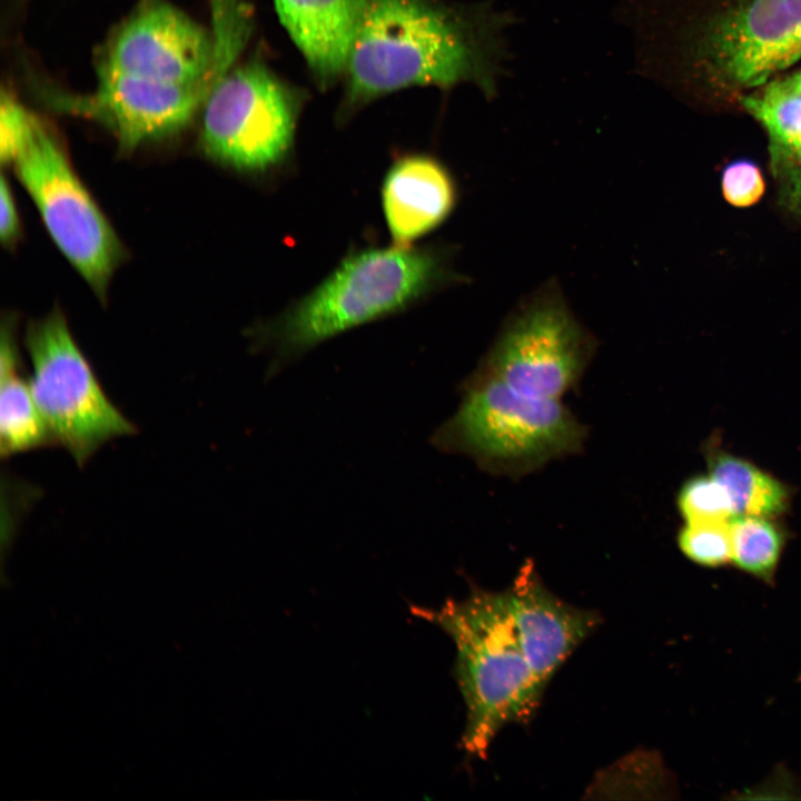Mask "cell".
Returning <instances> with one entry per match:
<instances>
[{"label": "cell", "instance_id": "obj_23", "mask_svg": "<svg viewBox=\"0 0 801 801\" xmlns=\"http://www.w3.org/2000/svg\"><path fill=\"white\" fill-rule=\"evenodd\" d=\"M0 112V156L11 162L28 134L36 116L30 113L10 92L2 90Z\"/></svg>", "mask_w": 801, "mask_h": 801}, {"label": "cell", "instance_id": "obj_11", "mask_svg": "<svg viewBox=\"0 0 801 801\" xmlns=\"http://www.w3.org/2000/svg\"><path fill=\"white\" fill-rule=\"evenodd\" d=\"M708 71L758 88L801 59V0H744L716 18L702 43Z\"/></svg>", "mask_w": 801, "mask_h": 801}, {"label": "cell", "instance_id": "obj_22", "mask_svg": "<svg viewBox=\"0 0 801 801\" xmlns=\"http://www.w3.org/2000/svg\"><path fill=\"white\" fill-rule=\"evenodd\" d=\"M722 194L735 207L756 204L764 192V179L759 167L745 159L728 165L722 174Z\"/></svg>", "mask_w": 801, "mask_h": 801}, {"label": "cell", "instance_id": "obj_24", "mask_svg": "<svg viewBox=\"0 0 801 801\" xmlns=\"http://www.w3.org/2000/svg\"><path fill=\"white\" fill-rule=\"evenodd\" d=\"M0 189V237L3 243H11L19 231V218L11 189L4 176L1 178Z\"/></svg>", "mask_w": 801, "mask_h": 801}, {"label": "cell", "instance_id": "obj_2", "mask_svg": "<svg viewBox=\"0 0 801 801\" xmlns=\"http://www.w3.org/2000/svg\"><path fill=\"white\" fill-rule=\"evenodd\" d=\"M411 611L455 645L454 679L466 709L462 746L483 759L504 726L533 718L545 691L521 649L507 593L472 586L463 600Z\"/></svg>", "mask_w": 801, "mask_h": 801}, {"label": "cell", "instance_id": "obj_18", "mask_svg": "<svg viewBox=\"0 0 801 801\" xmlns=\"http://www.w3.org/2000/svg\"><path fill=\"white\" fill-rule=\"evenodd\" d=\"M732 562L739 570L773 584L785 545L783 528L772 517L739 515L731 520Z\"/></svg>", "mask_w": 801, "mask_h": 801}, {"label": "cell", "instance_id": "obj_12", "mask_svg": "<svg viewBox=\"0 0 801 801\" xmlns=\"http://www.w3.org/2000/svg\"><path fill=\"white\" fill-rule=\"evenodd\" d=\"M518 642L543 689L599 626L600 615L564 602L543 583L532 561L506 590Z\"/></svg>", "mask_w": 801, "mask_h": 801}, {"label": "cell", "instance_id": "obj_14", "mask_svg": "<svg viewBox=\"0 0 801 801\" xmlns=\"http://www.w3.org/2000/svg\"><path fill=\"white\" fill-rule=\"evenodd\" d=\"M363 0H274L280 23L317 83L344 77Z\"/></svg>", "mask_w": 801, "mask_h": 801}, {"label": "cell", "instance_id": "obj_26", "mask_svg": "<svg viewBox=\"0 0 801 801\" xmlns=\"http://www.w3.org/2000/svg\"><path fill=\"white\" fill-rule=\"evenodd\" d=\"M800 681H801V675H800Z\"/></svg>", "mask_w": 801, "mask_h": 801}, {"label": "cell", "instance_id": "obj_20", "mask_svg": "<svg viewBox=\"0 0 801 801\" xmlns=\"http://www.w3.org/2000/svg\"><path fill=\"white\" fill-rule=\"evenodd\" d=\"M730 522L684 523L676 537L680 551L688 560L704 567L731 563Z\"/></svg>", "mask_w": 801, "mask_h": 801}, {"label": "cell", "instance_id": "obj_21", "mask_svg": "<svg viewBox=\"0 0 801 801\" xmlns=\"http://www.w3.org/2000/svg\"><path fill=\"white\" fill-rule=\"evenodd\" d=\"M211 32L220 61L231 62L244 50L250 36V18L243 0H208Z\"/></svg>", "mask_w": 801, "mask_h": 801}, {"label": "cell", "instance_id": "obj_7", "mask_svg": "<svg viewBox=\"0 0 801 801\" xmlns=\"http://www.w3.org/2000/svg\"><path fill=\"white\" fill-rule=\"evenodd\" d=\"M10 164L58 248L102 295L121 256L119 240L60 144L37 117Z\"/></svg>", "mask_w": 801, "mask_h": 801}, {"label": "cell", "instance_id": "obj_3", "mask_svg": "<svg viewBox=\"0 0 801 801\" xmlns=\"http://www.w3.org/2000/svg\"><path fill=\"white\" fill-rule=\"evenodd\" d=\"M586 428L556 398L533 397L477 370L462 403L433 435L446 453L464 454L484 471L513 478L577 453Z\"/></svg>", "mask_w": 801, "mask_h": 801}, {"label": "cell", "instance_id": "obj_25", "mask_svg": "<svg viewBox=\"0 0 801 801\" xmlns=\"http://www.w3.org/2000/svg\"><path fill=\"white\" fill-rule=\"evenodd\" d=\"M781 80L790 89L801 92V68L795 73Z\"/></svg>", "mask_w": 801, "mask_h": 801}, {"label": "cell", "instance_id": "obj_5", "mask_svg": "<svg viewBox=\"0 0 801 801\" xmlns=\"http://www.w3.org/2000/svg\"><path fill=\"white\" fill-rule=\"evenodd\" d=\"M30 384L55 444L82 466L107 442L136 433V426L105 394L60 313L27 330Z\"/></svg>", "mask_w": 801, "mask_h": 801}, {"label": "cell", "instance_id": "obj_6", "mask_svg": "<svg viewBox=\"0 0 801 801\" xmlns=\"http://www.w3.org/2000/svg\"><path fill=\"white\" fill-rule=\"evenodd\" d=\"M300 106L298 91L264 62L233 67L202 105L201 146L234 169L266 171L289 154Z\"/></svg>", "mask_w": 801, "mask_h": 801}, {"label": "cell", "instance_id": "obj_17", "mask_svg": "<svg viewBox=\"0 0 801 801\" xmlns=\"http://www.w3.org/2000/svg\"><path fill=\"white\" fill-rule=\"evenodd\" d=\"M709 474L726 490L735 513L772 517L790 505V491L781 481L751 462L725 452L708 456Z\"/></svg>", "mask_w": 801, "mask_h": 801}, {"label": "cell", "instance_id": "obj_16", "mask_svg": "<svg viewBox=\"0 0 801 801\" xmlns=\"http://www.w3.org/2000/svg\"><path fill=\"white\" fill-rule=\"evenodd\" d=\"M55 444L39 412L30 380L20 372L10 328H3L0 352V451L2 457Z\"/></svg>", "mask_w": 801, "mask_h": 801}, {"label": "cell", "instance_id": "obj_10", "mask_svg": "<svg viewBox=\"0 0 801 801\" xmlns=\"http://www.w3.org/2000/svg\"><path fill=\"white\" fill-rule=\"evenodd\" d=\"M40 89L52 108L107 127L123 150L185 128L210 91L207 86L175 85L123 73H97L96 87L86 93Z\"/></svg>", "mask_w": 801, "mask_h": 801}, {"label": "cell", "instance_id": "obj_15", "mask_svg": "<svg viewBox=\"0 0 801 801\" xmlns=\"http://www.w3.org/2000/svg\"><path fill=\"white\" fill-rule=\"evenodd\" d=\"M741 103L768 134L782 204L801 216V92L772 80L743 96Z\"/></svg>", "mask_w": 801, "mask_h": 801}, {"label": "cell", "instance_id": "obj_13", "mask_svg": "<svg viewBox=\"0 0 801 801\" xmlns=\"http://www.w3.org/2000/svg\"><path fill=\"white\" fill-rule=\"evenodd\" d=\"M455 187L446 168L435 158L411 154L395 160L385 175L382 205L396 246L436 228L452 211Z\"/></svg>", "mask_w": 801, "mask_h": 801}, {"label": "cell", "instance_id": "obj_1", "mask_svg": "<svg viewBox=\"0 0 801 801\" xmlns=\"http://www.w3.org/2000/svg\"><path fill=\"white\" fill-rule=\"evenodd\" d=\"M512 22L490 2L363 0L344 75L345 113L416 86L472 83L485 98L496 97Z\"/></svg>", "mask_w": 801, "mask_h": 801}, {"label": "cell", "instance_id": "obj_4", "mask_svg": "<svg viewBox=\"0 0 801 801\" xmlns=\"http://www.w3.org/2000/svg\"><path fill=\"white\" fill-rule=\"evenodd\" d=\"M443 265L433 249L396 246L348 255L309 294L268 329L284 356L303 353L353 327L399 312L441 280Z\"/></svg>", "mask_w": 801, "mask_h": 801}, {"label": "cell", "instance_id": "obj_8", "mask_svg": "<svg viewBox=\"0 0 801 801\" xmlns=\"http://www.w3.org/2000/svg\"><path fill=\"white\" fill-rule=\"evenodd\" d=\"M593 349L561 296L546 290L510 319L476 370L522 394L560 399L577 385Z\"/></svg>", "mask_w": 801, "mask_h": 801}, {"label": "cell", "instance_id": "obj_9", "mask_svg": "<svg viewBox=\"0 0 801 801\" xmlns=\"http://www.w3.org/2000/svg\"><path fill=\"white\" fill-rule=\"evenodd\" d=\"M96 71L211 89L215 39L168 1L141 0L99 49Z\"/></svg>", "mask_w": 801, "mask_h": 801}, {"label": "cell", "instance_id": "obj_19", "mask_svg": "<svg viewBox=\"0 0 801 801\" xmlns=\"http://www.w3.org/2000/svg\"><path fill=\"white\" fill-rule=\"evenodd\" d=\"M684 523L730 522L735 517L726 490L711 474L686 479L676 495Z\"/></svg>", "mask_w": 801, "mask_h": 801}]
</instances>
